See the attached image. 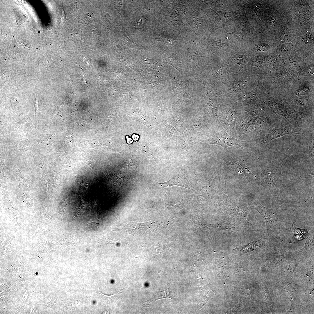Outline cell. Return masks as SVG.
Masks as SVG:
<instances>
[{"label":"cell","instance_id":"1","mask_svg":"<svg viewBox=\"0 0 314 314\" xmlns=\"http://www.w3.org/2000/svg\"><path fill=\"white\" fill-rule=\"evenodd\" d=\"M289 134H301L300 131L291 124L278 125L268 130L265 133L263 142L266 143L273 139Z\"/></svg>","mask_w":314,"mask_h":314},{"label":"cell","instance_id":"2","mask_svg":"<svg viewBox=\"0 0 314 314\" xmlns=\"http://www.w3.org/2000/svg\"><path fill=\"white\" fill-rule=\"evenodd\" d=\"M254 208L261 214L268 227L274 223L277 216L276 209L267 208L258 202L255 204Z\"/></svg>","mask_w":314,"mask_h":314},{"label":"cell","instance_id":"3","mask_svg":"<svg viewBox=\"0 0 314 314\" xmlns=\"http://www.w3.org/2000/svg\"><path fill=\"white\" fill-rule=\"evenodd\" d=\"M281 166H273L268 168L265 173L266 181L270 186H273L278 178L282 175L281 174Z\"/></svg>","mask_w":314,"mask_h":314},{"label":"cell","instance_id":"4","mask_svg":"<svg viewBox=\"0 0 314 314\" xmlns=\"http://www.w3.org/2000/svg\"><path fill=\"white\" fill-rule=\"evenodd\" d=\"M216 137L215 144L224 148L232 145H238L241 147L240 141L230 136L225 132L219 133Z\"/></svg>","mask_w":314,"mask_h":314},{"label":"cell","instance_id":"5","mask_svg":"<svg viewBox=\"0 0 314 314\" xmlns=\"http://www.w3.org/2000/svg\"><path fill=\"white\" fill-rule=\"evenodd\" d=\"M158 183L160 184L161 186L164 187L170 188L173 185H177L188 188L182 182L181 179L179 177L172 178L169 181L163 183Z\"/></svg>","mask_w":314,"mask_h":314},{"label":"cell","instance_id":"6","mask_svg":"<svg viewBox=\"0 0 314 314\" xmlns=\"http://www.w3.org/2000/svg\"><path fill=\"white\" fill-rule=\"evenodd\" d=\"M308 151L310 155L313 160L314 158V137L312 134L308 140Z\"/></svg>","mask_w":314,"mask_h":314},{"label":"cell","instance_id":"7","mask_svg":"<svg viewBox=\"0 0 314 314\" xmlns=\"http://www.w3.org/2000/svg\"><path fill=\"white\" fill-rule=\"evenodd\" d=\"M80 199L81 203L80 206L78 207V209H77L76 211V215H78L79 214L81 213V212L82 211V210L83 208L84 205L85 204V203L83 202V201L80 198Z\"/></svg>","mask_w":314,"mask_h":314},{"label":"cell","instance_id":"8","mask_svg":"<svg viewBox=\"0 0 314 314\" xmlns=\"http://www.w3.org/2000/svg\"><path fill=\"white\" fill-rule=\"evenodd\" d=\"M98 290H99V292L102 295V298L104 300H106V301L109 300H110L111 299V298H112V297H113V296H114V295H115H115H110V296H108V295H105L102 293L100 291V290H99V288H98Z\"/></svg>","mask_w":314,"mask_h":314},{"label":"cell","instance_id":"9","mask_svg":"<svg viewBox=\"0 0 314 314\" xmlns=\"http://www.w3.org/2000/svg\"><path fill=\"white\" fill-rule=\"evenodd\" d=\"M61 19L63 25L65 23L67 19L63 9V10L62 11Z\"/></svg>","mask_w":314,"mask_h":314},{"label":"cell","instance_id":"10","mask_svg":"<svg viewBox=\"0 0 314 314\" xmlns=\"http://www.w3.org/2000/svg\"><path fill=\"white\" fill-rule=\"evenodd\" d=\"M88 227L90 228H91L94 229L95 228V226H96V225H97V224L95 223V222H91L89 223L88 224Z\"/></svg>","mask_w":314,"mask_h":314}]
</instances>
